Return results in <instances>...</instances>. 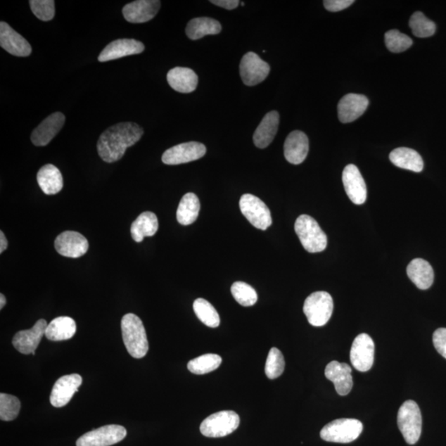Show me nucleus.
I'll use <instances>...</instances> for the list:
<instances>
[{"instance_id": "nucleus-3", "label": "nucleus", "mask_w": 446, "mask_h": 446, "mask_svg": "<svg viewBox=\"0 0 446 446\" xmlns=\"http://www.w3.org/2000/svg\"><path fill=\"white\" fill-rule=\"evenodd\" d=\"M301 244L308 253H319L326 248L327 236L319 223L311 216L301 215L294 224Z\"/></svg>"}, {"instance_id": "nucleus-43", "label": "nucleus", "mask_w": 446, "mask_h": 446, "mask_svg": "<svg viewBox=\"0 0 446 446\" xmlns=\"http://www.w3.org/2000/svg\"><path fill=\"white\" fill-rule=\"evenodd\" d=\"M210 2L217 6L229 9V11H232V9L237 8L241 4L238 0H211Z\"/></svg>"}, {"instance_id": "nucleus-4", "label": "nucleus", "mask_w": 446, "mask_h": 446, "mask_svg": "<svg viewBox=\"0 0 446 446\" xmlns=\"http://www.w3.org/2000/svg\"><path fill=\"white\" fill-rule=\"evenodd\" d=\"M397 426L407 444L414 445L419 440L422 419L416 402L408 400L400 407L397 414Z\"/></svg>"}, {"instance_id": "nucleus-7", "label": "nucleus", "mask_w": 446, "mask_h": 446, "mask_svg": "<svg viewBox=\"0 0 446 446\" xmlns=\"http://www.w3.org/2000/svg\"><path fill=\"white\" fill-rule=\"evenodd\" d=\"M240 417L234 411L216 412L204 420L200 426L201 433L206 438H224L238 428Z\"/></svg>"}, {"instance_id": "nucleus-44", "label": "nucleus", "mask_w": 446, "mask_h": 446, "mask_svg": "<svg viewBox=\"0 0 446 446\" xmlns=\"http://www.w3.org/2000/svg\"><path fill=\"white\" fill-rule=\"evenodd\" d=\"M8 240L6 239V235L4 234V232L0 231V253H3L4 250H6L8 248Z\"/></svg>"}, {"instance_id": "nucleus-46", "label": "nucleus", "mask_w": 446, "mask_h": 446, "mask_svg": "<svg viewBox=\"0 0 446 446\" xmlns=\"http://www.w3.org/2000/svg\"><path fill=\"white\" fill-rule=\"evenodd\" d=\"M241 6H245V3L241 2Z\"/></svg>"}, {"instance_id": "nucleus-34", "label": "nucleus", "mask_w": 446, "mask_h": 446, "mask_svg": "<svg viewBox=\"0 0 446 446\" xmlns=\"http://www.w3.org/2000/svg\"><path fill=\"white\" fill-rule=\"evenodd\" d=\"M193 311L196 312L198 319L207 326L216 329L220 325V317L210 302L203 298H198L193 302Z\"/></svg>"}, {"instance_id": "nucleus-41", "label": "nucleus", "mask_w": 446, "mask_h": 446, "mask_svg": "<svg viewBox=\"0 0 446 446\" xmlns=\"http://www.w3.org/2000/svg\"><path fill=\"white\" fill-rule=\"evenodd\" d=\"M433 344L438 353L446 359V329H439L434 332Z\"/></svg>"}, {"instance_id": "nucleus-11", "label": "nucleus", "mask_w": 446, "mask_h": 446, "mask_svg": "<svg viewBox=\"0 0 446 446\" xmlns=\"http://www.w3.org/2000/svg\"><path fill=\"white\" fill-rule=\"evenodd\" d=\"M206 153V146L200 142L189 141L166 150L161 159L165 165H177L201 159Z\"/></svg>"}, {"instance_id": "nucleus-20", "label": "nucleus", "mask_w": 446, "mask_h": 446, "mask_svg": "<svg viewBox=\"0 0 446 446\" xmlns=\"http://www.w3.org/2000/svg\"><path fill=\"white\" fill-rule=\"evenodd\" d=\"M144 50V44L136 39H117L110 42L101 51L98 60L101 63H106V61L125 58V56L140 54Z\"/></svg>"}, {"instance_id": "nucleus-25", "label": "nucleus", "mask_w": 446, "mask_h": 446, "mask_svg": "<svg viewBox=\"0 0 446 446\" xmlns=\"http://www.w3.org/2000/svg\"><path fill=\"white\" fill-rule=\"evenodd\" d=\"M407 276L419 289L426 291L434 282V270L426 260L421 258L412 260L407 268Z\"/></svg>"}, {"instance_id": "nucleus-45", "label": "nucleus", "mask_w": 446, "mask_h": 446, "mask_svg": "<svg viewBox=\"0 0 446 446\" xmlns=\"http://www.w3.org/2000/svg\"><path fill=\"white\" fill-rule=\"evenodd\" d=\"M6 305V298L3 293L0 294V310H3Z\"/></svg>"}, {"instance_id": "nucleus-30", "label": "nucleus", "mask_w": 446, "mask_h": 446, "mask_svg": "<svg viewBox=\"0 0 446 446\" xmlns=\"http://www.w3.org/2000/svg\"><path fill=\"white\" fill-rule=\"evenodd\" d=\"M77 332V324L70 317H59L47 325L45 336L52 341L72 338Z\"/></svg>"}, {"instance_id": "nucleus-2", "label": "nucleus", "mask_w": 446, "mask_h": 446, "mask_svg": "<svg viewBox=\"0 0 446 446\" xmlns=\"http://www.w3.org/2000/svg\"><path fill=\"white\" fill-rule=\"evenodd\" d=\"M121 327L127 352L134 358H144L148 352L149 343L141 320L134 313H127L122 317Z\"/></svg>"}, {"instance_id": "nucleus-31", "label": "nucleus", "mask_w": 446, "mask_h": 446, "mask_svg": "<svg viewBox=\"0 0 446 446\" xmlns=\"http://www.w3.org/2000/svg\"><path fill=\"white\" fill-rule=\"evenodd\" d=\"M221 31L219 22L206 17L193 18L186 27V34L191 40L200 39L207 35H216Z\"/></svg>"}, {"instance_id": "nucleus-19", "label": "nucleus", "mask_w": 446, "mask_h": 446, "mask_svg": "<svg viewBox=\"0 0 446 446\" xmlns=\"http://www.w3.org/2000/svg\"><path fill=\"white\" fill-rule=\"evenodd\" d=\"M65 117L63 113H54L40 123L32 132L31 140L33 145L44 146L49 144L52 139L58 134L63 127Z\"/></svg>"}, {"instance_id": "nucleus-22", "label": "nucleus", "mask_w": 446, "mask_h": 446, "mask_svg": "<svg viewBox=\"0 0 446 446\" xmlns=\"http://www.w3.org/2000/svg\"><path fill=\"white\" fill-rule=\"evenodd\" d=\"M351 371L352 369L345 363L331 362L326 365L325 376L334 383L336 391L340 396L349 395L352 389L353 378Z\"/></svg>"}, {"instance_id": "nucleus-37", "label": "nucleus", "mask_w": 446, "mask_h": 446, "mask_svg": "<svg viewBox=\"0 0 446 446\" xmlns=\"http://www.w3.org/2000/svg\"><path fill=\"white\" fill-rule=\"evenodd\" d=\"M21 402L15 396L1 393L0 395V419L11 421L20 414Z\"/></svg>"}, {"instance_id": "nucleus-9", "label": "nucleus", "mask_w": 446, "mask_h": 446, "mask_svg": "<svg viewBox=\"0 0 446 446\" xmlns=\"http://www.w3.org/2000/svg\"><path fill=\"white\" fill-rule=\"evenodd\" d=\"M127 435V430L120 425H107L80 436L77 446H110L120 442Z\"/></svg>"}, {"instance_id": "nucleus-33", "label": "nucleus", "mask_w": 446, "mask_h": 446, "mask_svg": "<svg viewBox=\"0 0 446 446\" xmlns=\"http://www.w3.org/2000/svg\"><path fill=\"white\" fill-rule=\"evenodd\" d=\"M222 359L216 354H206L191 360L188 363L189 371L198 376L215 371L220 367Z\"/></svg>"}, {"instance_id": "nucleus-12", "label": "nucleus", "mask_w": 446, "mask_h": 446, "mask_svg": "<svg viewBox=\"0 0 446 446\" xmlns=\"http://www.w3.org/2000/svg\"><path fill=\"white\" fill-rule=\"evenodd\" d=\"M269 71V64L255 52H248L241 60V78L248 87H254L264 82L267 78Z\"/></svg>"}, {"instance_id": "nucleus-14", "label": "nucleus", "mask_w": 446, "mask_h": 446, "mask_svg": "<svg viewBox=\"0 0 446 446\" xmlns=\"http://www.w3.org/2000/svg\"><path fill=\"white\" fill-rule=\"evenodd\" d=\"M47 322L44 319L37 321L30 330L18 331L13 338V345L18 352L35 355V351L46 334Z\"/></svg>"}, {"instance_id": "nucleus-6", "label": "nucleus", "mask_w": 446, "mask_h": 446, "mask_svg": "<svg viewBox=\"0 0 446 446\" xmlns=\"http://www.w3.org/2000/svg\"><path fill=\"white\" fill-rule=\"evenodd\" d=\"M333 307V300L330 293L319 291L312 293L306 298L303 312L312 326H322L330 320Z\"/></svg>"}, {"instance_id": "nucleus-39", "label": "nucleus", "mask_w": 446, "mask_h": 446, "mask_svg": "<svg viewBox=\"0 0 446 446\" xmlns=\"http://www.w3.org/2000/svg\"><path fill=\"white\" fill-rule=\"evenodd\" d=\"M386 44L387 49L393 53H400L410 49L412 40L398 30H390L386 33Z\"/></svg>"}, {"instance_id": "nucleus-28", "label": "nucleus", "mask_w": 446, "mask_h": 446, "mask_svg": "<svg viewBox=\"0 0 446 446\" xmlns=\"http://www.w3.org/2000/svg\"><path fill=\"white\" fill-rule=\"evenodd\" d=\"M391 163L397 167L419 173L424 167L423 160L417 151L407 147L395 149L389 155Z\"/></svg>"}, {"instance_id": "nucleus-13", "label": "nucleus", "mask_w": 446, "mask_h": 446, "mask_svg": "<svg viewBox=\"0 0 446 446\" xmlns=\"http://www.w3.org/2000/svg\"><path fill=\"white\" fill-rule=\"evenodd\" d=\"M55 248L65 257L79 258L87 253L89 243L87 239L79 232L66 231L56 237Z\"/></svg>"}, {"instance_id": "nucleus-16", "label": "nucleus", "mask_w": 446, "mask_h": 446, "mask_svg": "<svg viewBox=\"0 0 446 446\" xmlns=\"http://www.w3.org/2000/svg\"><path fill=\"white\" fill-rule=\"evenodd\" d=\"M82 384V378L79 374H68L60 377L52 388L50 402L55 407H63L68 404L78 388Z\"/></svg>"}, {"instance_id": "nucleus-5", "label": "nucleus", "mask_w": 446, "mask_h": 446, "mask_svg": "<svg viewBox=\"0 0 446 446\" xmlns=\"http://www.w3.org/2000/svg\"><path fill=\"white\" fill-rule=\"evenodd\" d=\"M363 431L362 422L357 419H343L330 422L321 429V438L329 442L350 443Z\"/></svg>"}, {"instance_id": "nucleus-35", "label": "nucleus", "mask_w": 446, "mask_h": 446, "mask_svg": "<svg viewBox=\"0 0 446 446\" xmlns=\"http://www.w3.org/2000/svg\"><path fill=\"white\" fill-rule=\"evenodd\" d=\"M409 26L412 33L421 39L434 35L436 30L435 23L428 20L421 12H416L412 14Z\"/></svg>"}, {"instance_id": "nucleus-18", "label": "nucleus", "mask_w": 446, "mask_h": 446, "mask_svg": "<svg viewBox=\"0 0 446 446\" xmlns=\"http://www.w3.org/2000/svg\"><path fill=\"white\" fill-rule=\"evenodd\" d=\"M160 4L159 0H136L126 4L122 14L125 20L132 23L149 22L158 14Z\"/></svg>"}, {"instance_id": "nucleus-29", "label": "nucleus", "mask_w": 446, "mask_h": 446, "mask_svg": "<svg viewBox=\"0 0 446 446\" xmlns=\"http://www.w3.org/2000/svg\"><path fill=\"white\" fill-rule=\"evenodd\" d=\"M158 217L151 212H144L132 222L131 235L136 243H141L146 236H153L158 231Z\"/></svg>"}, {"instance_id": "nucleus-42", "label": "nucleus", "mask_w": 446, "mask_h": 446, "mask_svg": "<svg viewBox=\"0 0 446 446\" xmlns=\"http://www.w3.org/2000/svg\"><path fill=\"white\" fill-rule=\"evenodd\" d=\"M354 2L353 0H325L324 4L326 11L339 12L348 8Z\"/></svg>"}, {"instance_id": "nucleus-40", "label": "nucleus", "mask_w": 446, "mask_h": 446, "mask_svg": "<svg viewBox=\"0 0 446 446\" xmlns=\"http://www.w3.org/2000/svg\"><path fill=\"white\" fill-rule=\"evenodd\" d=\"M32 11L42 21H50L55 16V1L53 0H31Z\"/></svg>"}, {"instance_id": "nucleus-27", "label": "nucleus", "mask_w": 446, "mask_h": 446, "mask_svg": "<svg viewBox=\"0 0 446 446\" xmlns=\"http://www.w3.org/2000/svg\"><path fill=\"white\" fill-rule=\"evenodd\" d=\"M37 179L42 192L47 196L58 193L63 189V174L53 165L42 166L37 173Z\"/></svg>"}, {"instance_id": "nucleus-26", "label": "nucleus", "mask_w": 446, "mask_h": 446, "mask_svg": "<svg viewBox=\"0 0 446 446\" xmlns=\"http://www.w3.org/2000/svg\"><path fill=\"white\" fill-rule=\"evenodd\" d=\"M167 82L170 87L175 91L189 94L196 89L198 78L196 73L191 69L175 68L169 71Z\"/></svg>"}, {"instance_id": "nucleus-38", "label": "nucleus", "mask_w": 446, "mask_h": 446, "mask_svg": "<svg viewBox=\"0 0 446 446\" xmlns=\"http://www.w3.org/2000/svg\"><path fill=\"white\" fill-rule=\"evenodd\" d=\"M286 367L283 355L277 348L269 350L267 363H265V374L269 379H275L281 376Z\"/></svg>"}, {"instance_id": "nucleus-8", "label": "nucleus", "mask_w": 446, "mask_h": 446, "mask_svg": "<svg viewBox=\"0 0 446 446\" xmlns=\"http://www.w3.org/2000/svg\"><path fill=\"white\" fill-rule=\"evenodd\" d=\"M240 208L246 219L256 229L267 230L272 224V213L262 199L246 193L240 199Z\"/></svg>"}, {"instance_id": "nucleus-36", "label": "nucleus", "mask_w": 446, "mask_h": 446, "mask_svg": "<svg viewBox=\"0 0 446 446\" xmlns=\"http://www.w3.org/2000/svg\"><path fill=\"white\" fill-rule=\"evenodd\" d=\"M231 292L236 301L241 306H253L258 300L255 288L244 282H235L231 286Z\"/></svg>"}, {"instance_id": "nucleus-17", "label": "nucleus", "mask_w": 446, "mask_h": 446, "mask_svg": "<svg viewBox=\"0 0 446 446\" xmlns=\"http://www.w3.org/2000/svg\"><path fill=\"white\" fill-rule=\"evenodd\" d=\"M0 46L13 56L26 58L32 53V46L6 22L0 23Z\"/></svg>"}, {"instance_id": "nucleus-24", "label": "nucleus", "mask_w": 446, "mask_h": 446, "mask_svg": "<svg viewBox=\"0 0 446 446\" xmlns=\"http://www.w3.org/2000/svg\"><path fill=\"white\" fill-rule=\"evenodd\" d=\"M279 115L277 111L267 113L260 122L253 136L254 144L258 148L264 149L272 144L278 132Z\"/></svg>"}, {"instance_id": "nucleus-23", "label": "nucleus", "mask_w": 446, "mask_h": 446, "mask_svg": "<svg viewBox=\"0 0 446 446\" xmlns=\"http://www.w3.org/2000/svg\"><path fill=\"white\" fill-rule=\"evenodd\" d=\"M284 156L289 163L300 165L307 158L310 141L301 131H293L287 136L283 146Z\"/></svg>"}, {"instance_id": "nucleus-10", "label": "nucleus", "mask_w": 446, "mask_h": 446, "mask_svg": "<svg viewBox=\"0 0 446 446\" xmlns=\"http://www.w3.org/2000/svg\"><path fill=\"white\" fill-rule=\"evenodd\" d=\"M374 340L367 334L362 333L355 338L350 350V362L353 367L360 372L369 371L374 362Z\"/></svg>"}, {"instance_id": "nucleus-1", "label": "nucleus", "mask_w": 446, "mask_h": 446, "mask_svg": "<svg viewBox=\"0 0 446 446\" xmlns=\"http://www.w3.org/2000/svg\"><path fill=\"white\" fill-rule=\"evenodd\" d=\"M144 134V129L136 123H117L108 127L99 137L97 144L98 153L106 163H116L122 158L128 147L140 141Z\"/></svg>"}, {"instance_id": "nucleus-32", "label": "nucleus", "mask_w": 446, "mask_h": 446, "mask_svg": "<svg viewBox=\"0 0 446 446\" xmlns=\"http://www.w3.org/2000/svg\"><path fill=\"white\" fill-rule=\"evenodd\" d=\"M200 211V202L196 194L188 193L179 204L177 217L180 224L188 226L197 220Z\"/></svg>"}, {"instance_id": "nucleus-21", "label": "nucleus", "mask_w": 446, "mask_h": 446, "mask_svg": "<svg viewBox=\"0 0 446 446\" xmlns=\"http://www.w3.org/2000/svg\"><path fill=\"white\" fill-rule=\"evenodd\" d=\"M369 106V99L362 94H349L338 103V117L341 122H352L364 115Z\"/></svg>"}, {"instance_id": "nucleus-15", "label": "nucleus", "mask_w": 446, "mask_h": 446, "mask_svg": "<svg viewBox=\"0 0 446 446\" xmlns=\"http://www.w3.org/2000/svg\"><path fill=\"white\" fill-rule=\"evenodd\" d=\"M343 182L346 194L351 202L362 205L367 199V187L359 169L355 165L345 166Z\"/></svg>"}]
</instances>
